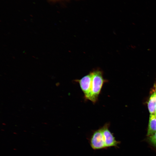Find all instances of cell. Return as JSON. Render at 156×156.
Listing matches in <instances>:
<instances>
[{"instance_id": "1", "label": "cell", "mask_w": 156, "mask_h": 156, "mask_svg": "<svg viewBox=\"0 0 156 156\" xmlns=\"http://www.w3.org/2000/svg\"><path fill=\"white\" fill-rule=\"evenodd\" d=\"M92 81L91 97L90 101L95 103L97 101L103 86L106 81L103 76V73L99 70H94L91 72Z\"/></svg>"}, {"instance_id": "2", "label": "cell", "mask_w": 156, "mask_h": 156, "mask_svg": "<svg viewBox=\"0 0 156 156\" xmlns=\"http://www.w3.org/2000/svg\"><path fill=\"white\" fill-rule=\"evenodd\" d=\"M91 147L94 150L106 149L101 128L95 131L90 140Z\"/></svg>"}, {"instance_id": "3", "label": "cell", "mask_w": 156, "mask_h": 156, "mask_svg": "<svg viewBox=\"0 0 156 156\" xmlns=\"http://www.w3.org/2000/svg\"><path fill=\"white\" fill-rule=\"evenodd\" d=\"M78 82L84 95L85 99L90 100L91 97L92 73L91 72L81 79L75 80Z\"/></svg>"}, {"instance_id": "4", "label": "cell", "mask_w": 156, "mask_h": 156, "mask_svg": "<svg viewBox=\"0 0 156 156\" xmlns=\"http://www.w3.org/2000/svg\"><path fill=\"white\" fill-rule=\"evenodd\" d=\"M109 123H106L101 127L106 148L111 147H117L120 143L109 130Z\"/></svg>"}, {"instance_id": "5", "label": "cell", "mask_w": 156, "mask_h": 156, "mask_svg": "<svg viewBox=\"0 0 156 156\" xmlns=\"http://www.w3.org/2000/svg\"><path fill=\"white\" fill-rule=\"evenodd\" d=\"M156 132V116L155 115H150L147 136H149Z\"/></svg>"}, {"instance_id": "6", "label": "cell", "mask_w": 156, "mask_h": 156, "mask_svg": "<svg viewBox=\"0 0 156 156\" xmlns=\"http://www.w3.org/2000/svg\"><path fill=\"white\" fill-rule=\"evenodd\" d=\"M155 94L154 92L151 96L148 103V109L150 114L155 115L156 111Z\"/></svg>"}, {"instance_id": "7", "label": "cell", "mask_w": 156, "mask_h": 156, "mask_svg": "<svg viewBox=\"0 0 156 156\" xmlns=\"http://www.w3.org/2000/svg\"><path fill=\"white\" fill-rule=\"evenodd\" d=\"M147 140L149 144L156 150V132L153 135L148 136Z\"/></svg>"}, {"instance_id": "8", "label": "cell", "mask_w": 156, "mask_h": 156, "mask_svg": "<svg viewBox=\"0 0 156 156\" xmlns=\"http://www.w3.org/2000/svg\"><path fill=\"white\" fill-rule=\"evenodd\" d=\"M155 95H156V96H155V101H156V91H155Z\"/></svg>"}, {"instance_id": "9", "label": "cell", "mask_w": 156, "mask_h": 156, "mask_svg": "<svg viewBox=\"0 0 156 156\" xmlns=\"http://www.w3.org/2000/svg\"><path fill=\"white\" fill-rule=\"evenodd\" d=\"M155 115H156V113H155Z\"/></svg>"}]
</instances>
